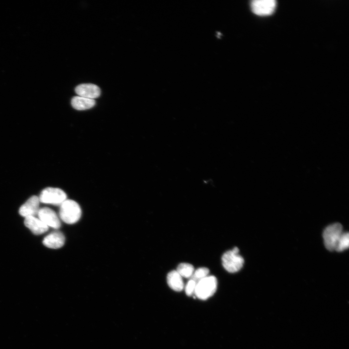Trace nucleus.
Listing matches in <instances>:
<instances>
[{
	"label": "nucleus",
	"mask_w": 349,
	"mask_h": 349,
	"mask_svg": "<svg viewBox=\"0 0 349 349\" xmlns=\"http://www.w3.org/2000/svg\"><path fill=\"white\" fill-rule=\"evenodd\" d=\"M81 215L80 206L74 200L66 199L60 205V218L67 224L77 222L80 219Z\"/></svg>",
	"instance_id": "1"
},
{
	"label": "nucleus",
	"mask_w": 349,
	"mask_h": 349,
	"mask_svg": "<svg viewBox=\"0 0 349 349\" xmlns=\"http://www.w3.org/2000/svg\"><path fill=\"white\" fill-rule=\"evenodd\" d=\"M217 280L214 276H207L196 283L194 294L199 299L206 300L216 292Z\"/></svg>",
	"instance_id": "2"
},
{
	"label": "nucleus",
	"mask_w": 349,
	"mask_h": 349,
	"mask_svg": "<svg viewBox=\"0 0 349 349\" xmlns=\"http://www.w3.org/2000/svg\"><path fill=\"white\" fill-rule=\"evenodd\" d=\"M238 248L236 247L232 250L225 252L222 256V266L229 272H238L243 265L244 259L238 254Z\"/></svg>",
	"instance_id": "3"
},
{
	"label": "nucleus",
	"mask_w": 349,
	"mask_h": 349,
	"mask_svg": "<svg viewBox=\"0 0 349 349\" xmlns=\"http://www.w3.org/2000/svg\"><path fill=\"white\" fill-rule=\"evenodd\" d=\"M342 225L334 223L327 226L323 232L324 243L326 248L330 251L335 250L337 243L343 233Z\"/></svg>",
	"instance_id": "4"
},
{
	"label": "nucleus",
	"mask_w": 349,
	"mask_h": 349,
	"mask_svg": "<svg viewBox=\"0 0 349 349\" xmlns=\"http://www.w3.org/2000/svg\"><path fill=\"white\" fill-rule=\"evenodd\" d=\"M38 197L41 203L56 206H60L66 200V195L62 190L52 187L44 189Z\"/></svg>",
	"instance_id": "5"
},
{
	"label": "nucleus",
	"mask_w": 349,
	"mask_h": 349,
	"mask_svg": "<svg viewBox=\"0 0 349 349\" xmlns=\"http://www.w3.org/2000/svg\"><path fill=\"white\" fill-rule=\"evenodd\" d=\"M274 0H254L251 2L252 12L258 16H268L272 14L276 8Z\"/></svg>",
	"instance_id": "6"
},
{
	"label": "nucleus",
	"mask_w": 349,
	"mask_h": 349,
	"mask_svg": "<svg viewBox=\"0 0 349 349\" xmlns=\"http://www.w3.org/2000/svg\"><path fill=\"white\" fill-rule=\"evenodd\" d=\"M37 216L38 218L48 227L58 229L61 226V222L58 215L54 210L49 207L40 208Z\"/></svg>",
	"instance_id": "7"
},
{
	"label": "nucleus",
	"mask_w": 349,
	"mask_h": 349,
	"mask_svg": "<svg viewBox=\"0 0 349 349\" xmlns=\"http://www.w3.org/2000/svg\"><path fill=\"white\" fill-rule=\"evenodd\" d=\"M40 200L39 197L33 195L19 209V214L25 218L35 217L39 210Z\"/></svg>",
	"instance_id": "8"
},
{
	"label": "nucleus",
	"mask_w": 349,
	"mask_h": 349,
	"mask_svg": "<svg viewBox=\"0 0 349 349\" xmlns=\"http://www.w3.org/2000/svg\"><path fill=\"white\" fill-rule=\"evenodd\" d=\"M78 96L94 99L100 95V88L96 85L90 83L81 84L75 88Z\"/></svg>",
	"instance_id": "9"
},
{
	"label": "nucleus",
	"mask_w": 349,
	"mask_h": 349,
	"mask_svg": "<svg viewBox=\"0 0 349 349\" xmlns=\"http://www.w3.org/2000/svg\"><path fill=\"white\" fill-rule=\"evenodd\" d=\"M65 237L60 231H54L44 238L43 244L49 248L58 249L62 247L64 244Z\"/></svg>",
	"instance_id": "10"
},
{
	"label": "nucleus",
	"mask_w": 349,
	"mask_h": 349,
	"mask_svg": "<svg viewBox=\"0 0 349 349\" xmlns=\"http://www.w3.org/2000/svg\"><path fill=\"white\" fill-rule=\"evenodd\" d=\"M24 224L34 234L39 235L47 232L48 226L38 218L31 216L25 218Z\"/></svg>",
	"instance_id": "11"
},
{
	"label": "nucleus",
	"mask_w": 349,
	"mask_h": 349,
	"mask_svg": "<svg viewBox=\"0 0 349 349\" xmlns=\"http://www.w3.org/2000/svg\"><path fill=\"white\" fill-rule=\"evenodd\" d=\"M167 282L169 287L175 291H181L184 288L182 277L176 270H172L168 273Z\"/></svg>",
	"instance_id": "12"
},
{
	"label": "nucleus",
	"mask_w": 349,
	"mask_h": 349,
	"mask_svg": "<svg viewBox=\"0 0 349 349\" xmlns=\"http://www.w3.org/2000/svg\"><path fill=\"white\" fill-rule=\"evenodd\" d=\"M95 104L94 99L76 96L71 100L72 107L77 110H85L93 107Z\"/></svg>",
	"instance_id": "13"
},
{
	"label": "nucleus",
	"mask_w": 349,
	"mask_h": 349,
	"mask_svg": "<svg viewBox=\"0 0 349 349\" xmlns=\"http://www.w3.org/2000/svg\"><path fill=\"white\" fill-rule=\"evenodd\" d=\"M176 271L182 277L190 278L193 274L194 269L193 266L189 263H180L177 267Z\"/></svg>",
	"instance_id": "14"
},
{
	"label": "nucleus",
	"mask_w": 349,
	"mask_h": 349,
	"mask_svg": "<svg viewBox=\"0 0 349 349\" xmlns=\"http://www.w3.org/2000/svg\"><path fill=\"white\" fill-rule=\"evenodd\" d=\"M349 234L348 232H343L337 243L335 251L340 252L349 248Z\"/></svg>",
	"instance_id": "15"
},
{
	"label": "nucleus",
	"mask_w": 349,
	"mask_h": 349,
	"mask_svg": "<svg viewBox=\"0 0 349 349\" xmlns=\"http://www.w3.org/2000/svg\"><path fill=\"white\" fill-rule=\"evenodd\" d=\"M209 270L205 267L200 268L194 271L190 277V279L194 281L196 283L208 276Z\"/></svg>",
	"instance_id": "16"
},
{
	"label": "nucleus",
	"mask_w": 349,
	"mask_h": 349,
	"mask_svg": "<svg viewBox=\"0 0 349 349\" xmlns=\"http://www.w3.org/2000/svg\"><path fill=\"white\" fill-rule=\"evenodd\" d=\"M196 283L193 280L190 279L185 286V292L188 296H191L194 294Z\"/></svg>",
	"instance_id": "17"
}]
</instances>
